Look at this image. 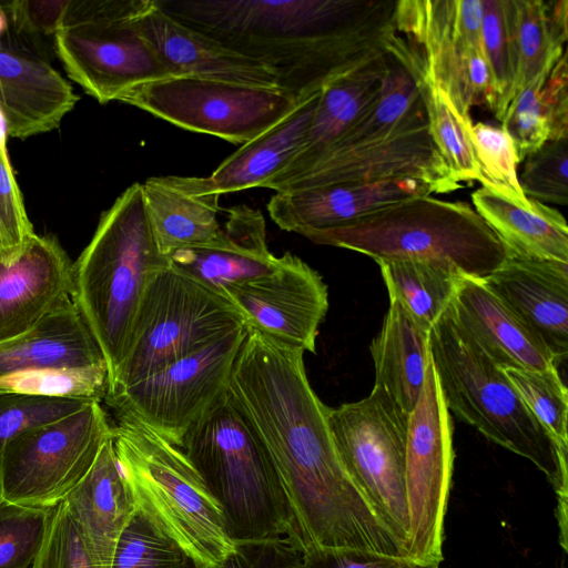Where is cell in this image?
Wrapping results in <instances>:
<instances>
[{
  "label": "cell",
  "instance_id": "cell-38",
  "mask_svg": "<svg viewBox=\"0 0 568 568\" xmlns=\"http://www.w3.org/2000/svg\"><path fill=\"white\" fill-rule=\"evenodd\" d=\"M517 12L514 0H483L481 43L494 90V114L501 121L517 71Z\"/></svg>",
  "mask_w": 568,
  "mask_h": 568
},
{
  "label": "cell",
  "instance_id": "cell-1",
  "mask_svg": "<svg viewBox=\"0 0 568 568\" xmlns=\"http://www.w3.org/2000/svg\"><path fill=\"white\" fill-rule=\"evenodd\" d=\"M304 351L246 325L227 393L267 449L305 548H356L382 519L345 469Z\"/></svg>",
  "mask_w": 568,
  "mask_h": 568
},
{
  "label": "cell",
  "instance_id": "cell-44",
  "mask_svg": "<svg viewBox=\"0 0 568 568\" xmlns=\"http://www.w3.org/2000/svg\"><path fill=\"white\" fill-rule=\"evenodd\" d=\"M89 403L0 392V447L22 433L67 417Z\"/></svg>",
  "mask_w": 568,
  "mask_h": 568
},
{
  "label": "cell",
  "instance_id": "cell-5",
  "mask_svg": "<svg viewBox=\"0 0 568 568\" xmlns=\"http://www.w3.org/2000/svg\"><path fill=\"white\" fill-rule=\"evenodd\" d=\"M180 447L217 501L234 542L290 536L302 547L272 458L227 389Z\"/></svg>",
  "mask_w": 568,
  "mask_h": 568
},
{
  "label": "cell",
  "instance_id": "cell-27",
  "mask_svg": "<svg viewBox=\"0 0 568 568\" xmlns=\"http://www.w3.org/2000/svg\"><path fill=\"white\" fill-rule=\"evenodd\" d=\"M450 306L459 323L504 369L557 366L544 345L480 280L462 277Z\"/></svg>",
  "mask_w": 568,
  "mask_h": 568
},
{
  "label": "cell",
  "instance_id": "cell-34",
  "mask_svg": "<svg viewBox=\"0 0 568 568\" xmlns=\"http://www.w3.org/2000/svg\"><path fill=\"white\" fill-rule=\"evenodd\" d=\"M514 1L517 12V71L509 103L538 74L554 68L566 51L568 39L567 0Z\"/></svg>",
  "mask_w": 568,
  "mask_h": 568
},
{
  "label": "cell",
  "instance_id": "cell-49",
  "mask_svg": "<svg viewBox=\"0 0 568 568\" xmlns=\"http://www.w3.org/2000/svg\"><path fill=\"white\" fill-rule=\"evenodd\" d=\"M68 0L0 2L7 16L24 30L52 37Z\"/></svg>",
  "mask_w": 568,
  "mask_h": 568
},
{
  "label": "cell",
  "instance_id": "cell-12",
  "mask_svg": "<svg viewBox=\"0 0 568 568\" xmlns=\"http://www.w3.org/2000/svg\"><path fill=\"white\" fill-rule=\"evenodd\" d=\"M119 101L181 129L242 145L274 126L300 103L277 88L187 77L140 84Z\"/></svg>",
  "mask_w": 568,
  "mask_h": 568
},
{
  "label": "cell",
  "instance_id": "cell-10",
  "mask_svg": "<svg viewBox=\"0 0 568 568\" xmlns=\"http://www.w3.org/2000/svg\"><path fill=\"white\" fill-rule=\"evenodd\" d=\"M112 425L101 406L31 428L0 447V496L8 503L53 508L93 466Z\"/></svg>",
  "mask_w": 568,
  "mask_h": 568
},
{
  "label": "cell",
  "instance_id": "cell-6",
  "mask_svg": "<svg viewBox=\"0 0 568 568\" xmlns=\"http://www.w3.org/2000/svg\"><path fill=\"white\" fill-rule=\"evenodd\" d=\"M306 239L365 254L376 263L426 262L480 281L509 255L469 204L430 195L388 205Z\"/></svg>",
  "mask_w": 568,
  "mask_h": 568
},
{
  "label": "cell",
  "instance_id": "cell-19",
  "mask_svg": "<svg viewBox=\"0 0 568 568\" xmlns=\"http://www.w3.org/2000/svg\"><path fill=\"white\" fill-rule=\"evenodd\" d=\"M483 284L530 331L556 365L568 354V263L509 254Z\"/></svg>",
  "mask_w": 568,
  "mask_h": 568
},
{
  "label": "cell",
  "instance_id": "cell-29",
  "mask_svg": "<svg viewBox=\"0 0 568 568\" xmlns=\"http://www.w3.org/2000/svg\"><path fill=\"white\" fill-rule=\"evenodd\" d=\"M430 327L389 297L382 328L371 343L375 384L407 415L422 392L430 359Z\"/></svg>",
  "mask_w": 568,
  "mask_h": 568
},
{
  "label": "cell",
  "instance_id": "cell-32",
  "mask_svg": "<svg viewBox=\"0 0 568 568\" xmlns=\"http://www.w3.org/2000/svg\"><path fill=\"white\" fill-rule=\"evenodd\" d=\"M386 52L402 62L412 74L422 98L430 136L458 182L480 181L467 120L427 69L419 52L395 32Z\"/></svg>",
  "mask_w": 568,
  "mask_h": 568
},
{
  "label": "cell",
  "instance_id": "cell-41",
  "mask_svg": "<svg viewBox=\"0 0 568 568\" xmlns=\"http://www.w3.org/2000/svg\"><path fill=\"white\" fill-rule=\"evenodd\" d=\"M470 141L480 173V184L514 202L526 203L517 174L515 144L501 128L483 122L471 125Z\"/></svg>",
  "mask_w": 568,
  "mask_h": 568
},
{
  "label": "cell",
  "instance_id": "cell-36",
  "mask_svg": "<svg viewBox=\"0 0 568 568\" xmlns=\"http://www.w3.org/2000/svg\"><path fill=\"white\" fill-rule=\"evenodd\" d=\"M388 296L397 300L418 321L433 327L452 304L462 275L419 261L377 263Z\"/></svg>",
  "mask_w": 568,
  "mask_h": 568
},
{
  "label": "cell",
  "instance_id": "cell-43",
  "mask_svg": "<svg viewBox=\"0 0 568 568\" xmlns=\"http://www.w3.org/2000/svg\"><path fill=\"white\" fill-rule=\"evenodd\" d=\"M519 184L526 197L542 204L568 203V139L547 141L525 158Z\"/></svg>",
  "mask_w": 568,
  "mask_h": 568
},
{
  "label": "cell",
  "instance_id": "cell-21",
  "mask_svg": "<svg viewBox=\"0 0 568 568\" xmlns=\"http://www.w3.org/2000/svg\"><path fill=\"white\" fill-rule=\"evenodd\" d=\"M73 263L53 235L36 234L11 264L0 262V343L72 301Z\"/></svg>",
  "mask_w": 568,
  "mask_h": 568
},
{
  "label": "cell",
  "instance_id": "cell-13",
  "mask_svg": "<svg viewBox=\"0 0 568 568\" xmlns=\"http://www.w3.org/2000/svg\"><path fill=\"white\" fill-rule=\"evenodd\" d=\"M483 0H399L396 32L422 55L427 69L463 118L495 106L493 77L481 44Z\"/></svg>",
  "mask_w": 568,
  "mask_h": 568
},
{
  "label": "cell",
  "instance_id": "cell-45",
  "mask_svg": "<svg viewBox=\"0 0 568 568\" xmlns=\"http://www.w3.org/2000/svg\"><path fill=\"white\" fill-rule=\"evenodd\" d=\"M30 568H99L64 500L52 508Z\"/></svg>",
  "mask_w": 568,
  "mask_h": 568
},
{
  "label": "cell",
  "instance_id": "cell-2",
  "mask_svg": "<svg viewBox=\"0 0 568 568\" xmlns=\"http://www.w3.org/2000/svg\"><path fill=\"white\" fill-rule=\"evenodd\" d=\"M395 2L158 0L176 20L265 64L297 102L387 53Z\"/></svg>",
  "mask_w": 568,
  "mask_h": 568
},
{
  "label": "cell",
  "instance_id": "cell-4",
  "mask_svg": "<svg viewBox=\"0 0 568 568\" xmlns=\"http://www.w3.org/2000/svg\"><path fill=\"white\" fill-rule=\"evenodd\" d=\"M170 265L154 241L142 184L133 183L101 214L72 267L71 298L104 357L109 385L125 355L148 285Z\"/></svg>",
  "mask_w": 568,
  "mask_h": 568
},
{
  "label": "cell",
  "instance_id": "cell-8",
  "mask_svg": "<svg viewBox=\"0 0 568 568\" xmlns=\"http://www.w3.org/2000/svg\"><path fill=\"white\" fill-rule=\"evenodd\" d=\"M146 0H68L53 34L68 77L104 104L131 89L170 78L142 37L136 18Z\"/></svg>",
  "mask_w": 568,
  "mask_h": 568
},
{
  "label": "cell",
  "instance_id": "cell-30",
  "mask_svg": "<svg viewBox=\"0 0 568 568\" xmlns=\"http://www.w3.org/2000/svg\"><path fill=\"white\" fill-rule=\"evenodd\" d=\"M471 202L509 254L568 263V225L556 209L529 197L517 203L483 186Z\"/></svg>",
  "mask_w": 568,
  "mask_h": 568
},
{
  "label": "cell",
  "instance_id": "cell-18",
  "mask_svg": "<svg viewBox=\"0 0 568 568\" xmlns=\"http://www.w3.org/2000/svg\"><path fill=\"white\" fill-rule=\"evenodd\" d=\"M245 324L283 344L315 353L318 327L328 310L322 276L286 252L277 268L227 293Z\"/></svg>",
  "mask_w": 568,
  "mask_h": 568
},
{
  "label": "cell",
  "instance_id": "cell-24",
  "mask_svg": "<svg viewBox=\"0 0 568 568\" xmlns=\"http://www.w3.org/2000/svg\"><path fill=\"white\" fill-rule=\"evenodd\" d=\"M388 63L386 53L325 85L301 151L262 187L277 192L333 149L379 97Z\"/></svg>",
  "mask_w": 568,
  "mask_h": 568
},
{
  "label": "cell",
  "instance_id": "cell-23",
  "mask_svg": "<svg viewBox=\"0 0 568 568\" xmlns=\"http://www.w3.org/2000/svg\"><path fill=\"white\" fill-rule=\"evenodd\" d=\"M171 265L215 293L274 272L281 262L268 248L266 223L260 210L245 204L227 210L219 239L209 245L180 250Z\"/></svg>",
  "mask_w": 568,
  "mask_h": 568
},
{
  "label": "cell",
  "instance_id": "cell-39",
  "mask_svg": "<svg viewBox=\"0 0 568 568\" xmlns=\"http://www.w3.org/2000/svg\"><path fill=\"white\" fill-rule=\"evenodd\" d=\"M504 371L529 412L559 448L568 453V392L557 366Z\"/></svg>",
  "mask_w": 568,
  "mask_h": 568
},
{
  "label": "cell",
  "instance_id": "cell-46",
  "mask_svg": "<svg viewBox=\"0 0 568 568\" xmlns=\"http://www.w3.org/2000/svg\"><path fill=\"white\" fill-rule=\"evenodd\" d=\"M304 550L290 536L235 542L234 550L217 566L207 568H301ZM184 568L196 566L187 558Z\"/></svg>",
  "mask_w": 568,
  "mask_h": 568
},
{
  "label": "cell",
  "instance_id": "cell-16",
  "mask_svg": "<svg viewBox=\"0 0 568 568\" xmlns=\"http://www.w3.org/2000/svg\"><path fill=\"white\" fill-rule=\"evenodd\" d=\"M78 100L72 85L51 64L44 37L7 16L0 31V112L7 134L26 139L50 132Z\"/></svg>",
  "mask_w": 568,
  "mask_h": 568
},
{
  "label": "cell",
  "instance_id": "cell-3",
  "mask_svg": "<svg viewBox=\"0 0 568 568\" xmlns=\"http://www.w3.org/2000/svg\"><path fill=\"white\" fill-rule=\"evenodd\" d=\"M429 349L449 412L545 474L557 496L559 541L566 547L568 453L529 412L504 368L459 323L450 305L430 329Z\"/></svg>",
  "mask_w": 568,
  "mask_h": 568
},
{
  "label": "cell",
  "instance_id": "cell-26",
  "mask_svg": "<svg viewBox=\"0 0 568 568\" xmlns=\"http://www.w3.org/2000/svg\"><path fill=\"white\" fill-rule=\"evenodd\" d=\"M64 503L99 568H110L118 538L136 509L114 454L112 434Z\"/></svg>",
  "mask_w": 568,
  "mask_h": 568
},
{
  "label": "cell",
  "instance_id": "cell-37",
  "mask_svg": "<svg viewBox=\"0 0 568 568\" xmlns=\"http://www.w3.org/2000/svg\"><path fill=\"white\" fill-rule=\"evenodd\" d=\"M109 387L105 363L32 368L0 375V392L101 403Z\"/></svg>",
  "mask_w": 568,
  "mask_h": 568
},
{
  "label": "cell",
  "instance_id": "cell-15",
  "mask_svg": "<svg viewBox=\"0 0 568 568\" xmlns=\"http://www.w3.org/2000/svg\"><path fill=\"white\" fill-rule=\"evenodd\" d=\"M246 325L190 353L104 402L116 416H126L181 446L187 430L226 392Z\"/></svg>",
  "mask_w": 568,
  "mask_h": 568
},
{
  "label": "cell",
  "instance_id": "cell-22",
  "mask_svg": "<svg viewBox=\"0 0 568 568\" xmlns=\"http://www.w3.org/2000/svg\"><path fill=\"white\" fill-rule=\"evenodd\" d=\"M430 194L427 184L412 179L339 183L276 192L266 209L282 230L307 237L388 205Z\"/></svg>",
  "mask_w": 568,
  "mask_h": 568
},
{
  "label": "cell",
  "instance_id": "cell-33",
  "mask_svg": "<svg viewBox=\"0 0 568 568\" xmlns=\"http://www.w3.org/2000/svg\"><path fill=\"white\" fill-rule=\"evenodd\" d=\"M567 52L538 74L509 103L501 128L511 138L519 163L547 141L568 139Z\"/></svg>",
  "mask_w": 568,
  "mask_h": 568
},
{
  "label": "cell",
  "instance_id": "cell-11",
  "mask_svg": "<svg viewBox=\"0 0 568 568\" xmlns=\"http://www.w3.org/2000/svg\"><path fill=\"white\" fill-rule=\"evenodd\" d=\"M327 423L348 475L406 547L408 415L383 388L374 385L365 398L335 408L328 407Z\"/></svg>",
  "mask_w": 568,
  "mask_h": 568
},
{
  "label": "cell",
  "instance_id": "cell-50",
  "mask_svg": "<svg viewBox=\"0 0 568 568\" xmlns=\"http://www.w3.org/2000/svg\"><path fill=\"white\" fill-rule=\"evenodd\" d=\"M19 256L20 254L13 248L0 217V262L11 264L18 260Z\"/></svg>",
  "mask_w": 568,
  "mask_h": 568
},
{
  "label": "cell",
  "instance_id": "cell-25",
  "mask_svg": "<svg viewBox=\"0 0 568 568\" xmlns=\"http://www.w3.org/2000/svg\"><path fill=\"white\" fill-rule=\"evenodd\" d=\"M142 184L145 210L160 253L214 243L222 231L220 197L199 189L194 176H152Z\"/></svg>",
  "mask_w": 568,
  "mask_h": 568
},
{
  "label": "cell",
  "instance_id": "cell-31",
  "mask_svg": "<svg viewBox=\"0 0 568 568\" xmlns=\"http://www.w3.org/2000/svg\"><path fill=\"white\" fill-rule=\"evenodd\" d=\"M100 363L104 357L72 301L29 332L0 343V375Z\"/></svg>",
  "mask_w": 568,
  "mask_h": 568
},
{
  "label": "cell",
  "instance_id": "cell-17",
  "mask_svg": "<svg viewBox=\"0 0 568 568\" xmlns=\"http://www.w3.org/2000/svg\"><path fill=\"white\" fill-rule=\"evenodd\" d=\"M402 179L420 181L436 194L463 187L434 143L426 124L384 140L335 148L277 192Z\"/></svg>",
  "mask_w": 568,
  "mask_h": 568
},
{
  "label": "cell",
  "instance_id": "cell-42",
  "mask_svg": "<svg viewBox=\"0 0 568 568\" xmlns=\"http://www.w3.org/2000/svg\"><path fill=\"white\" fill-rule=\"evenodd\" d=\"M52 508L16 505L0 496V568H30Z\"/></svg>",
  "mask_w": 568,
  "mask_h": 568
},
{
  "label": "cell",
  "instance_id": "cell-47",
  "mask_svg": "<svg viewBox=\"0 0 568 568\" xmlns=\"http://www.w3.org/2000/svg\"><path fill=\"white\" fill-rule=\"evenodd\" d=\"M7 136L4 120L0 112V217L13 248L21 255L36 232L10 164Z\"/></svg>",
  "mask_w": 568,
  "mask_h": 568
},
{
  "label": "cell",
  "instance_id": "cell-14",
  "mask_svg": "<svg viewBox=\"0 0 568 568\" xmlns=\"http://www.w3.org/2000/svg\"><path fill=\"white\" fill-rule=\"evenodd\" d=\"M454 425L432 356L425 382L408 415L405 485L408 511L407 557L439 565L452 485Z\"/></svg>",
  "mask_w": 568,
  "mask_h": 568
},
{
  "label": "cell",
  "instance_id": "cell-48",
  "mask_svg": "<svg viewBox=\"0 0 568 568\" xmlns=\"http://www.w3.org/2000/svg\"><path fill=\"white\" fill-rule=\"evenodd\" d=\"M301 568H439V565L367 550L314 548L304 552Z\"/></svg>",
  "mask_w": 568,
  "mask_h": 568
},
{
  "label": "cell",
  "instance_id": "cell-9",
  "mask_svg": "<svg viewBox=\"0 0 568 568\" xmlns=\"http://www.w3.org/2000/svg\"><path fill=\"white\" fill-rule=\"evenodd\" d=\"M244 325L243 315L227 297L170 265L148 285L125 355L106 394L134 384Z\"/></svg>",
  "mask_w": 568,
  "mask_h": 568
},
{
  "label": "cell",
  "instance_id": "cell-28",
  "mask_svg": "<svg viewBox=\"0 0 568 568\" xmlns=\"http://www.w3.org/2000/svg\"><path fill=\"white\" fill-rule=\"evenodd\" d=\"M318 97L320 92L301 101L283 120L227 156L209 176H194L199 189L223 195L262 187L301 151Z\"/></svg>",
  "mask_w": 568,
  "mask_h": 568
},
{
  "label": "cell",
  "instance_id": "cell-35",
  "mask_svg": "<svg viewBox=\"0 0 568 568\" xmlns=\"http://www.w3.org/2000/svg\"><path fill=\"white\" fill-rule=\"evenodd\" d=\"M388 60L379 97L333 149L384 140L427 124L425 108L412 74L394 57L388 54Z\"/></svg>",
  "mask_w": 568,
  "mask_h": 568
},
{
  "label": "cell",
  "instance_id": "cell-7",
  "mask_svg": "<svg viewBox=\"0 0 568 568\" xmlns=\"http://www.w3.org/2000/svg\"><path fill=\"white\" fill-rule=\"evenodd\" d=\"M114 454L136 508L199 567H215L233 550L223 513L182 448L142 423L116 416Z\"/></svg>",
  "mask_w": 568,
  "mask_h": 568
},
{
  "label": "cell",
  "instance_id": "cell-20",
  "mask_svg": "<svg viewBox=\"0 0 568 568\" xmlns=\"http://www.w3.org/2000/svg\"><path fill=\"white\" fill-rule=\"evenodd\" d=\"M136 24L170 78H203L278 89L276 77L265 64L176 20L158 0H146Z\"/></svg>",
  "mask_w": 568,
  "mask_h": 568
},
{
  "label": "cell",
  "instance_id": "cell-40",
  "mask_svg": "<svg viewBox=\"0 0 568 568\" xmlns=\"http://www.w3.org/2000/svg\"><path fill=\"white\" fill-rule=\"evenodd\" d=\"M184 550L136 508L114 547L110 568H184Z\"/></svg>",
  "mask_w": 568,
  "mask_h": 568
}]
</instances>
